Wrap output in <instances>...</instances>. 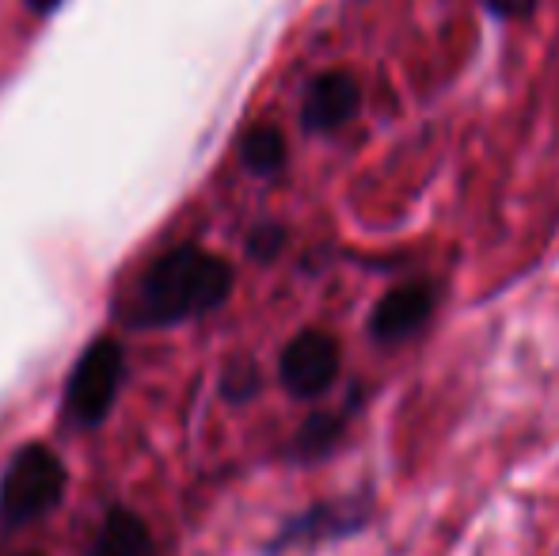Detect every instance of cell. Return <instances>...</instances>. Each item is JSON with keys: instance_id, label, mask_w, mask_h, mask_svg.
I'll return each instance as SVG.
<instances>
[{"instance_id": "cell-1", "label": "cell", "mask_w": 559, "mask_h": 556, "mask_svg": "<svg viewBox=\"0 0 559 556\" xmlns=\"http://www.w3.org/2000/svg\"><path fill=\"white\" fill-rule=\"evenodd\" d=\"M233 282L236 271L225 256L206 252L199 245L171 248L141 275L126 320L133 328H171L206 317L222 309L225 297L233 294Z\"/></svg>"}, {"instance_id": "cell-2", "label": "cell", "mask_w": 559, "mask_h": 556, "mask_svg": "<svg viewBox=\"0 0 559 556\" xmlns=\"http://www.w3.org/2000/svg\"><path fill=\"white\" fill-rule=\"evenodd\" d=\"M69 473L66 461L43 442L15 450L0 476V530L27 527V522L50 514L66 499Z\"/></svg>"}, {"instance_id": "cell-3", "label": "cell", "mask_w": 559, "mask_h": 556, "mask_svg": "<svg viewBox=\"0 0 559 556\" xmlns=\"http://www.w3.org/2000/svg\"><path fill=\"white\" fill-rule=\"evenodd\" d=\"M126 378V351L115 335H99L81 351L66 381V419L73 427H99L115 409Z\"/></svg>"}, {"instance_id": "cell-4", "label": "cell", "mask_w": 559, "mask_h": 556, "mask_svg": "<svg viewBox=\"0 0 559 556\" xmlns=\"http://www.w3.org/2000/svg\"><path fill=\"white\" fill-rule=\"evenodd\" d=\"M338 340L320 328H305L294 340L286 343L278 358V378L286 386V393L301 397V401H312V397L328 393L338 378Z\"/></svg>"}, {"instance_id": "cell-5", "label": "cell", "mask_w": 559, "mask_h": 556, "mask_svg": "<svg viewBox=\"0 0 559 556\" xmlns=\"http://www.w3.org/2000/svg\"><path fill=\"white\" fill-rule=\"evenodd\" d=\"M358 107H361L358 81L350 73H343V69H332V73H320L305 88L301 122L312 134H335V130H343L358 115Z\"/></svg>"}, {"instance_id": "cell-6", "label": "cell", "mask_w": 559, "mask_h": 556, "mask_svg": "<svg viewBox=\"0 0 559 556\" xmlns=\"http://www.w3.org/2000/svg\"><path fill=\"white\" fill-rule=\"evenodd\" d=\"M430 312H435V289L427 282H407L377 301L373 317H369V335L377 343H404L427 324Z\"/></svg>"}, {"instance_id": "cell-7", "label": "cell", "mask_w": 559, "mask_h": 556, "mask_svg": "<svg viewBox=\"0 0 559 556\" xmlns=\"http://www.w3.org/2000/svg\"><path fill=\"white\" fill-rule=\"evenodd\" d=\"M88 556H156V545H153V534H148L145 519H138L133 511L118 507V511H111L104 519Z\"/></svg>"}, {"instance_id": "cell-8", "label": "cell", "mask_w": 559, "mask_h": 556, "mask_svg": "<svg viewBox=\"0 0 559 556\" xmlns=\"http://www.w3.org/2000/svg\"><path fill=\"white\" fill-rule=\"evenodd\" d=\"M240 161L255 176H278L286 168V138L274 122H259L240 138Z\"/></svg>"}, {"instance_id": "cell-9", "label": "cell", "mask_w": 559, "mask_h": 556, "mask_svg": "<svg viewBox=\"0 0 559 556\" xmlns=\"http://www.w3.org/2000/svg\"><path fill=\"white\" fill-rule=\"evenodd\" d=\"M338 435H343V419L338 416H312L301 427V435H297V450L305 458H320V453H328L338 442Z\"/></svg>"}, {"instance_id": "cell-10", "label": "cell", "mask_w": 559, "mask_h": 556, "mask_svg": "<svg viewBox=\"0 0 559 556\" xmlns=\"http://www.w3.org/2000/svg\"><path fill=\"white\" fill-rule=\"evenodd\" d=\"M282 245H286V233H282L278 225H259L248 237V252L255 256V260H274V256L282 252Z\"/></svg>"}, {"instance_id": "cell-11", "label": "cell", "mask_w": 559, "mask_h": 556, "mask_svg": "<svg viewBox=\"0 0 559 556\" xmlns=\"http://www.w3.org/2000/svg\"><path fill=\"white\" fill-rule=\"evenodd\" d=\"M487 4H491L499 15H522L533 8V0H487Z\"/></svg>"}, {"instance_id": "cell-12", "label": "cell", "mask_w": 559, "mask_h": 556, "mask_svg": "<svg viewBox=\"0 0 559 556\" xmlns=\"http://www.w3.org/2000/svg\"><path fill=\"white\" fill-rule=\"evenodd\" d=\"M35 15H50L53 8H61V0H23Z\"/></svg>"}, {"instance_id": "cell-13", "label": "cell", "mask_w": 559, "mask_h": 556, "mask_svg": "<svg viewBox=\"0 0 559 556\" xmlns=\"http://www.w3.org/2000/svg\"><path fill=\"white\" fill-rule=\"evenodd\" d=\"M23 556H43V553H23Z\"/></svg>"}]
</instances>
